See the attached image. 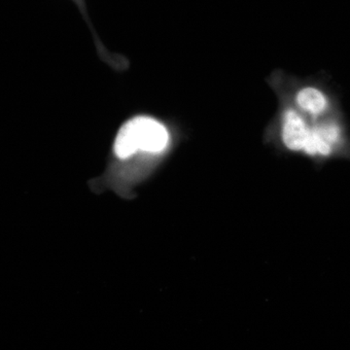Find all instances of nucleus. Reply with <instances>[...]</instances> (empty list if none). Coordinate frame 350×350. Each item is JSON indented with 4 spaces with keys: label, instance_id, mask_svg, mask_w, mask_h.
<instances>
[{
    "label": "nucleus",
    "instance_id": "20e7f679",
    "mask_svg": "<svg viewBox=\"0 0 350 350\" xmlns=\"http://www.w3.org/2000/svg\"><path fill=\"white\" fill-rule=\"evenodd\" d=\"M347 138L342 126L336 120L325 118L312 122L310 137L303 157L320 163L344 154L347 150Z\"/></svg>",
    "mask_w": 350,
    "mask_h": 350
},
{
    "label": "nucleus",
    "instance_id": "7ed1b4c3",
    "mask_svg": "<svg viewBox=\"0 0 350 350\" xmlns=\"http://www.w3.org/2000/svg\"><path fill=\"white\" fill-rule=\"evenodd\" d=\"M312 122L287 103L280 101V108L265 131L267 144L288 155H303L310 137Z\"/></svg>",
    "mask_w": 350,
    "mask_h": 350
},
{
    "label": "nucleus",
    "instance_id": "f03ea898",
    "mask_svg": "<svg viewBox=\"0 0 350 350\" xmlns=\"http://www.w3.org/2000/svg\"><path fill=\"white\" fill-rule=\"evenodd\" d=\"M170 133L162 122L140 116L122 126L115 140L114 151L120 159H128L137 152L159 155L167 150Z\"/></svg>",
    "mask_w": 350,
    "mask_h": 350
},
{
    "label": "nucleus",
    "instance_id": "f257e3e1",
    "mask_svg": "<svg viewBox=\"0 0 350 350\" xmlns=\"http://www.w3.org/2000/svg\"><path fill=\"white\" fill-rule=\"evenodd\" d=\"M268 82L280 101L295 108L310 121L326 118L331 107L330 98L317 85L280 70L271 73Z\"/></svg>",
    "mask_w": 350,
    "mask_h": 350
}]
</instances>
